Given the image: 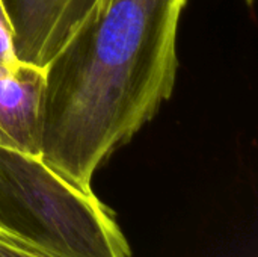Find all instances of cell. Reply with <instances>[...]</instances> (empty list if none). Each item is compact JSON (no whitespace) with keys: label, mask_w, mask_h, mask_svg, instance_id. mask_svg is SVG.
Returning <instances> with one entry per match:
<instances>
[{"label":"cell","mask_w":258,"mask_h":257,"mask_svg":"<svg viewBox=\"0 0 258 257\" xmlns=\"http://www.w3.org/2000/svg\"><path fill=\"white\" fill-rule=\"evenodd\" d=\"M187 0H100L45 68L41 161L86 194L177 80Z\"/></svg>","instance_id":"6da1fadb"},{"label":"cell","mask_w":258,"mask_h":257,"mask_svg":"<svg viewBox=\"0 0 258 257\" xmlns=\"http://www.w3.org/2000/svg\"><path fill=\"white\" fill-rule=\"evenodd\" d=\"M0 230L54 257H132L115 214L45 165L0 148Z\"/></svg>","instance_id":"7a4b0ae2"},{"label":"cell","mask_w":258,"mask_h":257,"mask_svg":"<svg viewBox=\"0 0 258 257\" xmlns=\"http://www.w3.org/2000/svg\"><path fill=\"white\" fill-rule=\"evenodd\" d=\"M21 62L47 68L100 0H3Z\"/></svg>","instance_id":"3957f363"},{"label":"cell","mask_w":258,"mask_h":257,"mask_svg":"<svg viewBox=\"0 0 258 257\" xmlns=\"http://www.w3.org/2000/svg\"><path fill=\"white\" fill-rule=\"evenodd\" d=\"M45 68L0 64V148L41 158Z\"/></svg>","instance_id":"277c9868"},{"label":"cell","mask_w":258,"mask_h":257,"mask_svg":"<svg viewBox=\"0 0 258 257\" xmlns=\"http://www.w3.org/2000/svg\"><path fill=\"white\" fill-rule=\"evenodd\" d=\"M0 64L8 68H15L21 64L14 48L12 24L3 0H0Z\"/></svg>","instance_id":"5b68a950"},{"label":"cell","mask_w":258,"mask_h":257,"mask_svg":"<svg viewBox=\"0 0 258 257\" xmlns=\"http://www.w3.org/2000/svg\"><path fill=\"white\" fill-rule=\"evenodd\" d=\"M0 257H54L0 230Z\"/></svg>","instance_id":"8992f818"},{"label":"cell","mask_w":258,"mask_h":257,"mask_svg":"<svg viewBox=\"0 0 258 257\" xmlns=\"http://www.w3.org/2000/svg\"><path fill=\"white\" fill-rule=\"evenodd\" d=\"M252 2H254V0H246V3H248V5H251Z\"/></svg>","instance_id":"52a82bcc"}]
</instances>
